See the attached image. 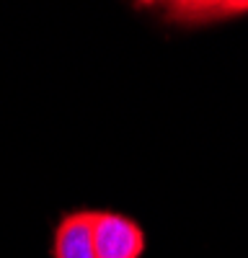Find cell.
Segmentation results:
<instances>
[{"label":"cell","mask_w":248,"mask_h":258,"mask_svg":"<svg viewBox=\"0 0 248 258\" xmlns=\"http://www.w3.org/2000/svg\"><path fill=\"white\" fill-rule=\"evenodd\" d=\"M248 13V0H178L165 6V16L178 24H207Z\"/></svg>","instance_id":"3"},{"label":"cell","mask_w":248,"mask_h":258,"mask_svg":"<svg viewBox=\"0 0 248 258\" xmlns=\"http://www.w3.org/2000/svg\"><path fill=\"white\" fill-rule=\"evenodd\" d=\"M96 258H140L145 253L142 227L119 212H91Z\"/></svg>","instance_id":"1"},{"label":"cell","mask_w":248,"mask_h":258,"mask_svg":"<svg viewBox=\"0 0 248 258\" xmlns=\"http://www.w3.org/2000/svg\"><path fill=\"white\" fill-rule=\"evenodd\" d=\"M54 258H96L91 212H73L59 220L54 230Z\"/></svg>","instance_id":"2"}]
</instances>
